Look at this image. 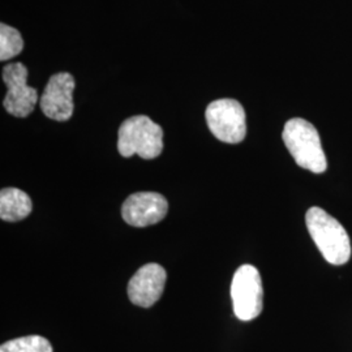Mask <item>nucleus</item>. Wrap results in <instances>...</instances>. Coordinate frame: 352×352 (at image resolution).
<instances>
[{"instance_id":"0eeeda50","label":"nucleus","mask_w":352,"mask_h":352,"mask_svg":"<svg viewBox=\"0 0 352 352\" xmlns=\"http://www.w3.org/2000/svg\"><path fill=\"white\" fill-rule=\"evenodd\" d=\"M74 76L60 72L51 76L45 91L41 97V109L43 113L52 120L65 122L74 113Z\"/></svg>"},{"instance_id":"1a4fd4ad","label":"nucleus","mask_w":352,"mask_h":352,"mask_svg":"<svg viewBox=\"0 0 352 352\" xmlns=\"http://www.w3.org/2000/svg\"><path fill=\"white\" fill-rule=\"evenodd\" d=\"M166 270L161 265H144L128 283V298L138 307L149 308L158 302L164 294Z\"/></svg>"},{"instance_id":"f03ea898","label":"nucleus","mask_w":352,"mask_h":352,"mask_svg":"<svg viewBox=\"0 0 352 352\" xmlns=\"http://www.w3.org/2000/svg\"><path fill=\"white\" fill-rule=\"evenodd\" d=\"M282 139L298 166L315 174L327 171V155L314 124L302 118H294L285 124Z\"/></svg>"},{"instance_id":"9d476101","label":"nucleus","mask_w":352,"mask_h":352,"mask_svg":"<svg viewBox=\"0 0 352 352\" xmlns=\"http://www.w3.org/2000/svg\"><path fill=\"white\" fill-rule=\"evenodd\" d=\"M30 197L19 188H4L0 192V218L7 222H19L32 213Z\"/></svg>"},{"instance_id":"423d86ee","label":"nucleus","mask_w":352,"mask_h":352,"mask_svg":"<svg viewBox=\"0 0 352 352\" xmlns=\"http://www.w3.org/2000/svg\"><path fill=\"white\" fill-rule=\"evenodd\" d=\"M3 80L8 89L4 109L16 118L33 113L38 101L37 90L28 85V69L23 63L8 64L3 69Z\"/></svg>"},{"instance_id":"6e6552de","label":"nucleus","mask_w":352,"mask_h":352,"mask_svg":"<svg viewBox=\"0 0 352 352\" xmlns=\"http://www.w3.org/2000/svg\"><path fill=\"white\" fill-rule=\"evenodd\" d=\"M168 212V202L155 192H139L126 199L122 215L128 225L146 227L161 222Z\"/></svg>"},{"instance_id":"f257e3e1","label":"nucleus","mask_w":352,"mask_h":352,"mask_svg":"<svg viewBox=\"0 0 352 352\" xmlns=\"http://www.w3.org/2000/svg\"><path fill=\"white\" fill-rule=\"evenodd\" d=\"M311 238L329 264L344 265L351 257V240L340 222L324 209L314 206L305 214Z\"/></svg>"},{"instance_id":"9b49d317","label":"nucleus","mask_w":352,"mask_h":352,"mask_svg":"<svg viewBox=\"0 0 352 352\" xmlns=\"http://www.w3.org/2000/svg\"><path fill=\"white\" fill-rule=\"evenodd\" d=\"M24 49V39L20 32L6 24L0 25V60H10Z\"/></svg>"},{"instance_id":"f8f14e48","label":"nucleus","mask_w":352,"mask_h":352,"mask_svg":"<svg viewBox=\"0 0 352 352\" xmlns=\"http://www.w3.org/2000/svg\"><path fill=\"white\" fill-rule=\"evenodd\" d=\"M0 352H52V346L41 336H28L3 343Z\"/></svg>"},{"instance_id":"7ed1b4c3","label":"nucleus","mask_w":352,"mask_h":352,"mask_svg":"<svg viewBox=\"0 0 352 352\" xmlns=\"http://www.w3.org/2000/svg\"><path fill=\"white\" fill-rule=\"evenodd\" d=\"M118 151L126 158L154 160L164 151V131L145 115L132 116L119 128Z\"/></svg>"},{"instance_id":"39448f33","label":"nucleus","mask_w":352,"mask_h":352,"mask_svg":"<svg viewBox=\"0 0 352 352\" xmlns=\"http://www.w3.org/2000/svg\"><path fill=\"white\" fill-rule=\"evenodd\" d=\"M205 118L210 132L219 141L239 144L245 139V111L239 102L228 98L212 102L206 109Z\"/></svg>"},{"instance_id":"20e7f679","label":"nucleus","mask_w":352,"mask_h":352,"mask_svg":"<svg viewBox=\"0 0 352 352\" xmlns=\"http://www.w3.org/2000/svg\"><path fill=\"white\" fill-rule=\"evenodd\" d=\"M234 314L241 321H252L263 312L264 289L258 270L243 265L235 272L231 283Z\"/></svg>"}]
</instances>
